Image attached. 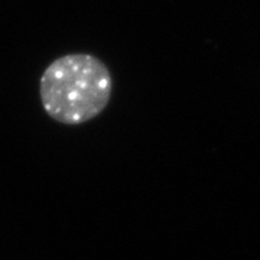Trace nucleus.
<instances>
[{
  "mask_svg": "<svg viewBox=\"0 0 260 260\" xmlns=\"http://www.w3.org/2000/svg\"><path fill=\"white\" fill-rule=\"evenodd\" d=\"M109 68L91 54L56 58L39 78L42 107L52 120L77 126L95 119L112 97Z\"/></svg>",
  "mask_w": 260,
  "mask_h": 260,
  "instance_id": "f257e3e1",
  "label": "nucleus"
}]
</instances>
